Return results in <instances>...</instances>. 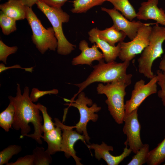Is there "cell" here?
Here are the masks:
<instances>
[{"mask_svg": "<svg viewBox=\"0 0 165 165\" xmlns=\"http://www.w3.org/2000/svg\"><path fill=\"white\" fill-rule=\"evenodd\" d=\"M163 165H165V163L164 164H163Z\"/></svg>", "mask_w": 165, "mask_h": 165, "instance_id": "obj_36", "label": "cell"}, {"mask_svg": "<svg viewBox=\"0 0 165 165\" xmlns=\"http://www.w3.org/2000/svg\"><path fill=\"white\" fill-rule=\"evenodd\" d=\"M26 19L32 30L33 43L39 52L44 54L48 50L55 51L57 41L53 27L45 28L31 7L26 6Z\"/></svg>", "mask_w": 165, "mask_h": 165, "instance_id": "obj_6", "label": "cell"}, {"mask_svg": "<svg viewBox=\"0 0 165 165\" xmlns=\"http://www.w3.org/2000/svg\"><path fill=\"white\" fill-rule=\"evenodd\" d=\"M33 68L34 67H32L29 68H22L20 65L18 64H16L11 66L6 67L4 64L1 63L0 64V73H1L2 72L8 69L14 68H18L24 69L26 71L32 72L33 70Z\"/></svg>", "mask_w": 165, "mask_h": 165, "instance_id": "obj_34", "label": "cell"}, {"mask_svg": "<svg viewBox=\"0 0 165 165\" xmlns=\"http://www.w3.org/2000/svg\"><path fill=\"white\" fill-rule=\"evenodd\" d=\"M101 9L111 17L113 22V25L118 30L124 32L131 40L136 36L139 28L145 24L139 21L128 20L114 8L108 9L102 7Z\"/></svg>", "mask_w": 165, "mask_h": 165, "instance_id": "obj_12", "label": "cell"}, {"mask_svg": "<svg viewBox=\"0 0 165 165\" xmlns=\"http://www.w3.org/2000/svg\"><path fill=\"white\" fill-rule=\"evenodd\" d=\"M17 85L16 96L8 97L15 109L12 127L17 130L20 129L22 136L31 138L41 145L43 132L40 110L30 99L29 87L25 86L22 94L20 84L17 83Z\"/></svg>", "mask_w": 165, "mask_h": 165, "instance_id": "obj_1", "label": "cell"}, {"mask_svg": "<svg viewBox=\"0 0 165 165\" xmlns=\"http://www.w3.org/2000/svg\"><path fill=\"white\" fill-rule=\"evenodd\" d=\"M38 8L45 15L52 25L57 41L58 54L67 55L75 49L76 46L70 42L65 37L62 29L63 23L68 22L70 16L61 8L50 7L39 0L36 3Z\"/></svg>", "mask_w": 165, "mask_h": 165, "instance_id": "obj_5", "label": "cell"}, {"mask_svg": "<svg viewBox=\"0 0 165 165\" xmlns=\"http://www.w3.org/2000/svg\"><path fill=\"white\" fill-rule=\"evenodd\" d=\"M98 35L100 39L113 46L116 43L123 41L127 36L124 32L118 30L113 25L104 30L98 29Z\"/></svg>", "mask_w": 165, "mask_h": 165, "instance_id": "obj_19", "label": "cell"}, {"mask_svg": "<svg viewBox=\"0 0 165 165\" xmlns=\"http://www.w3.org/2000/svg\"><path fill=\"white\" fill-rule=\"evenodd\" d=\"M164 27H165V26H164Z\"/></svg>", "mask_w": 165, "mask_h": 165, "instance_id": "obj_37", "label": "cell"}, {"mask_svg": "<svg viewBox=\"0 0 165 165\" xmlns=\"http://www.w3.org/2000/svg\"><path fill=\"white\" fill-rule=\"evenodd\" d=\"M157 78L156 75L145 84L141 79L135 83L130 99L125 104V114H128L138 108L142 102L148 97L157 92Z\"/></svg>", "mask_w": 165, "mask_h": 165, "instance_id": "obj_9", "label": "cell"}, {"mask_svg": "<svg viewBox=\"0 0 165 165\" xmlns=\"http://www.w3.org/2000/svg\"><path fill=\"white\" fill-rule=\"evenodd\" d=\"M165 41V28L157 24L152 27L149 43L143 50L138 59V72L150 79L156 75L152 71L154 61L161 57L164 51L162 44Z\"/></svg>", "mask_w": 165, "mask_h": 165, "instance_id": "obj_3", "label": "cell"}, {"mask_svg": "<svg viewBox=\"0 0 165 165\" xmlns=\"http://www.w3.org/2000/svg\"><path fill=\"white\" fill-rule=\"evenodd\" d=\"M159 68L160 70L165 73V54L160 63Z\"/></svg>", "mask_w": 165, "mask_h": 165, "instance_id": "obj_35", "label": "cell"}, {"mask_svg": "<svg viewBox=\"0 0 165 165\" xmlns=\"http://www.w3.org/2000/svg\"><path fill=\"white\" fill-rule=\"evenodd\" d=\"M114 6V9L120 11L122 14L130 21L136 17L135 10L128 0H107Z\"/></svg>", "mask_w": 165, "mask_h": 165, "instance_id": "obj_20", "label": "cell"}, {"mask_svg": "<svg viewBox=\"0 0 165 165\" xmlns=\"http://www.w3.org/2000/svg\"><path fill=\"white\" fill-rule=\"evenodd\" d=\"M98 48L95 43L91 47H89L88 43L85 40H81L79 44V49L81 51V53L73 59L72 64L77 65L86 64L90 66L93 61H99L103 59V55L99 50Z\"/></svg>", "mask_w": 165, "mask_h": 165, "instance_id": "obj_15", "label": "cell"}, {"mask_svg": "<svg viewBox=\"0 0 165 165\" xmlns=\"http://www.w3.org/2000/svg\"><path fill=\"white\" fill-rule=\"evenodd\" d=\"M104 61V59L101 60L97 65L93 66V71L85 80L74 84L79 87V90L71 100H74L75 97L84 89L96 82L107 83L118 81H125L131 83L132 75L126 73L130 61L117 63L114 61L105 63Z\"/></svg>", "mask_w": 165, "mask_h": 165, "instance_id": "obj_2", "label": "cell"}, {"mask_svg": "<svg viewBox=\"0 0 165 165\" xmlns=\"http://www.w3.org/2000/svg\"><path fill=\"white\" fill-rule=\"evenodd\" d=\"M15 109L13 103L10 102L7 108L0 114V127L8 132L12 128L14 118Z\"/></svg>", "mask_w": 165, "mask_h": 165, "instance_id": "obj_23", "label": "cell"}, {"mask_svg": "<svg viewBox=\"0 0 165 165\" xmlns=\"http://www.w3.org/2000/svg\"><path fill=\"white\" fill-rule=\"evenodd\" d=\"M36 105L42 115L43 132L48 131L54 129L55 127L54 123L53 122L51 118L48 114L47 108L39 103L36 104Z\"/></svg>", "mask_w": 165, "mask_h": 165, "instance_id": "obj_28", "label": "cell"}, {"mask_svg": "<svg viewBox=\"0 0 165 165\" xmlns=\"http://www.w3.org/2000/svg\"><path fill=\"white\" fill-rule=\"evenodd\" d=\"M107 0H74L72 1L73 8L71 11L73 13H85L96 6L102 4Z\"/></svg>", "mask_w": 165, "mask_h": 165, "instance_id": "obj_22", "label": "cell"}, {"mask_svg": "<svg viewBox=\"0 0 165 165\" xmlns=\"http://www.w3.org/2000/svg\"><path fill=\"white\" fill-rule=\"evenodd\" d=\"M89 148L93 149L94 151V156L98 160L101 159L104 160L108 165H118L125 158L128 156L132 151L128 146L125 145L122 153L118 156H113L111 154L109 151H113L112 146L108 145L104 142L100 145L93 143L87 145Z\"/></svg>", "mask_w": 165, "mask_h": 165, "instance_id": "obj_13", "label": "cell"}, {"mask_svg": "<svg viewBox=\"0 0 165 165\" xmlns=\"http://www.w3.org/2000/svg\"><path fill=\"white\" fill-rule=\"evenodd\" d=\"M16 20L11 18L1 11L0 14V26L2 32L5 35H8L16 30Z\"/></svg>", "mask_w": 165, "mask_h": 165, "instance_id": "obj_25", "label": "cell"}, {"mask_svg": "<svg viewBox=\"0 0 165 165\" xmlns=\"http://www.w3.org/2000/svg\"><path fill=\"white\" fill-rule=\"evenodd\" d=\"M18 48L15 46L9 47L6 45L1 40H0V61L4 64H7L8 57L10 55L16 53Z\"/></svg>", "mask_w": 165, "mask_h": 165, "instance_id": "obj_29", "label": "cell"}, {"mask_svg": "<svg viewBox=\"0 0 165 165\" xmlns=\"http://www.w3.org/2000/svg\"><path fill=\"white\" fill-rule=\"evenodd\" d=\"M58 93V90L56 89L51 90L41 91L36 88H33L31 90L29 97L33 102H36L41 97L47 94H57Z\"/></svg>", "mask_w": 165, "mask_h": 165, "instance_id": "obj_31", "label": "cell"}, {"mask_svg": "<svg viewBox=\"0 0 165 165\" xmlns=\"http://www.w3.org/2000/svg\"><path fill=\"white\" fill-rule=\"evenodd\" d=\"M34 165H49L52 161L51 155L42 147L37 146L33 151Z\"/></svg>", "mask_w": 165, "mask_h": 165, "instance_id": "obj_24", "label": "cell"}, {"mask_svg": "<svg viewBox=\"0 0 165 165\" xmlns=\"http://www.w3.org/2000/svg\"><path fill=\"white\" fill-rule=\"evenodd\" d=\"M97 28H94L88 32L89 39L91 43H95L102 51L104 59L106 62L115 61L118 57L120 50L119 42L116 46H113L106 41L100 39L98 35Z\"/></svg>", "mask_w": 165, "mask_h": 165, "instance_id": "obj_16", "label": "cell"}, {"mask_svg": "<svg viewBox=\"0 0 165 165\" xmlns=\"http://www.w3.org/2000/svg\"><path fill=\"white\" fill-rule=\"evenodd\" d=\"M159 0H147L141 4L137 13L136 18L139 20H153L156 23L165 25V12L157 5Z\"/></svg>", "mask_w": 165, "mask_h": 165, "instance_id": "obj_14", "label": "cell"}, {"mask_svg": "<svg viewBox=\"0 0 165 165\" xmlns=\"http://www.w3.org/2000/svg\"><path fill=\"white\" fill-rule=\"evenodd\" d=\"M22 150L20 146L16 145H10L4 149L0 152V165H7L12 156L18 154Z\"/></svg>", "mask_w": 165, "mask_h": 165, "instance_id": "obj_26", "label": "cell"}, {"mask_svg": "<svg viewBox=\"0 0 165 165\" xmlns=\"http://www.w3.org/2000/svg\"><path fill=\"white\" fill-rule=\"evenodd\" d=\"M77 98L75 100L71 101L64 99L69 103L64 105L68 107L72 106L76 108L79 110L80 116L78 123L72 127L76 129V131L84 136L86 142L90 144V138L87 130V125L90 121L96 122L98 118V116L96 113L101 109V107L98 106L96 103L93 104L92 100L86 96L83 92H81L78 95Z\"/></svg>", "mask_w": 165, "mask_h": 165, "instance_id": "obj_7", "label": "cell"}, {"mask_svg": "<svg viewBox=\"0 0 165 165\" xmlns=\"http://www.w3.org/2000/svg\"><path fill=\"white\" fill-rule=\"evenodd\" d=\"M131 82L118 81L104 85L99 83L97 87L98 94H104L107 98L105 103L108 111L115 121L121 124L123 122L125 113L124 98L126 88Z\"/></svg>", "mask_w": 165, "mask_h": 165, "instance_id": "obj_4", "label": "cell"}, {"mask_svg": "<svg viewBox=\"0 0 165 165\" xmlns=\"http://www.w3.org/2000/svg\"><path fill=\"white\" fill-rule=\"evenodd\" d=\"M165 160V136L157 146L149 151L146 163L148 165H159Z\"/></svg>", "mask_w": 165, "mask_h": 165, "instance_id": "obj_21", "label": "cell"}, {"mask_svg": "<svg viewBox=\"0 0 165 165\" xmlns=\"http://www.w3.org/2000/svg\"><path fill=\"white\" fill-rule=\"evenodd\" d=\"M55 126L59 127L62 129V140L61 152L64 153L65 156L68 159L72 157L74 160L76 165H82L80 162L81 159L76 155V152L74 148L75 143L80 140L86 143L84 136L78 133L76 130H73L72 126L64 124L58 119L54 118Z\"/></svg>", "mask_w": 165, "mask_h": 165, "instance_id": "obj_11", "label": "cell"}, {"mask_svg": "<svg viewBox=\"0 0 165 165\" xmlns=\"http://www.w3.org/2000/svg\"><path fill=\"white\" fill-rule=\"evenodd\" d=\"M149 145L144 144L143 146L132 157L127 165H142L146 163L149 152Z\"/></svg>", "mask_w": 165, "mask_h": 165, "instance_id": "obj_27", "label": "cell"}, {"mask_svg": "<svg viewBox=\"0 0 165 165\" xmlns=\"http://www.w3.org/2000/svg\"><path fill=\"white\" fill-rule=\"evenodd\" d=\"M34 161L32 154L27 155L19 157L14 162L8 163L7 165H34Z\"/></svg>", "mask_w": 165, "mask_h": 165, "instance_id": "obj_32", "label": "cell"}, {"mask_svg": "<svg viewBox=\"0 0 165 165\" xmlns=\"http://www.w3.org/2000/svg\"><path fill=\"white\" fill-rule=\"evenodd\" d=\"M47 5L52 7L61 8L68 0H40Z\"/></svg>", "mask_w": 165, "mask_h": 165, "instance_id": "obj_33", "label": "cell"}, {"mask_svg": "<svg viewBox=\"0 0 165 165\" xmlns=\"http://www.w3.org/2000/svg\"><path fill=\"white\" fill-rule=\"evenodd\" d=\"M53 130L43 132V139L47 144L46 151L51 155L61 152L62 140V129L58 126Z\"/></svg>", "mask_w": 165, "mask_h": 165, "instance_id": "obj_18", "label": "cell"}, {"mask_svg": "<svg viewBox=\"0 0 165 165\" xmlns=\"http://www.w3.org/2000/svg\"><path fill=\"white\" fill-rule=\"evenodd\" d=\"M0 9L6 15L16 20L26 18V6L20 0H9L0 5Z\"/></svg>", "mask_w": 165, "mask_h": 165, "instance_id": "obj_17", "label": "cell"}, {"mask_svg": "<svg viewBox=\"0 0 165 165\" xmlns=\"http://www.w3.org/2000/svg\"><path fill=\"white\" fill-rule=\"evenodd\" d=\"M145 23L139 29L136 36L131 41L119 42L120 50L118 57L122 61H130L142 52L149 43V36L152 27Z\"/></svg>", "mask_w": 165, "mask_h": 165, "instance_id": "obj_8", "label": "cell"}, {"mask_svg": "<svg viewBox=\"0 0 165 165\" xmlns=\"http://www.w3.org/2000/svg\"><path fill=\"white\" fill-rule=\"evenodd\" d=\"M157 84L160 89L157 92L158 97L161 99L162 104L165 107V73L161 70L156 71Z\"/></svg>", "mask_w": 165, "mask_h": 165, "instance_id": "obj_30", "label": "cell"}, {"mask_svg": "<svg viewBox=\"0 0 165 165\" xmlns=\"http://www.w3.org/2000/svg\"><path fill=\"white\" fill-rule=\"evenodd\" d=\"M138 109L137 108L128 114H125L123 119L125 124L123 130L127 137L124 145L129 146L134 154L144 145L140 136L141 126L138 119Z\"/></svg>", "mask_w": 165, "mask_h": 165, "instance_id": "obj_10", "label": "cell"}]
</instances>
